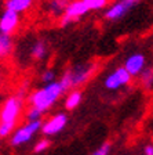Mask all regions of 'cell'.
<instances>
[{"mask_svg": "<svg viewBox=\"0 0 153 155\" xmlns=\"http://www.w3.org/2000/svg\"><path fill=\"white\" fill-rule=\"evenodd\" d=\"M65 89L61 84L59 81H55L53 83H47L40 89L30 91L26 97V104L30 107H36L43 112H47L53 108L55 103L59 100Z\"/></svg>", "mask_w": 153, "mask_h": 155, "instance_id": "obj_1", "label": "cell"}, {"mask_svg": "<svg viewBox=\"0 0 153 155\" xmlns=\"http://www.w3.org/2000/svg\"><path fill=\"white\" fill-rule=\"evenodd\" d=\"M97 67L95 62H81L76 64L73 67L68 68L61 78V84L64 86L65 91L66 90H77L79 87L86 84L91 78L95 75Z\"/></svg>", "mask_w": 153, "mask_h": 155, "instance_id": "obj_2", "label": "cell"}, {"mask_svg": "<svg viewBox=\"0 0 153 155\" xmlns=\"http://www.w3.org/2000/svg\"><path fill=\"white\" fill-rule=\"evenodd\" d=\"M25 103L26 98L18 94L8 97L0 108V122L18 123V119L25 111Z\"/></svg>", "mask_w": 153, "mask_h": 155, "instance_id": "obj_3", "label": "cell"}, {"mask_svg": "<svg viewBox=\"0 0 153 155\" xmlns=\"http://www.w3.org/2000/svg\"><path fill=\"white\" fill-rule=\"evenodd\" d=\"M43 122L37 120V122H26L24 125L18 126L15 129V132L10 136V144L13 147H19V145L28 143L32 139L36 133L42 132Z\"/></svg>", "mask_w": 153, "mask_h": 155, "instance_id": "obj_4", "label": "cell"}, {"mask_svg": "<svg viewBox=\"0 0 153 155\" xmlns=\"http://www.w3.org/2000/svg\"><path fill=\"white\" fill-rule=\"evenodd\" d=\"M87 13H90V8L84 0H72L68 4L64 15L59 18L61 26H69L70 24L76 22L77 19L84 17Z\"/></svg>", "mask_w": 153, "mask_h": 155, "instance_id": "obj_5", "label": "cell"}, {"mask_svg": "<svg viewBox=\"0 0 153 155\" xmlns=\"http://www.w3.org/2000/svg\"><path fill=\"white\" fill-rule=\"evenodd\" d=\"M132 81V76L128 74V71L124 67H119L110 72L104 81V86L106 90L116 91L124 86H128Z\"/></svg>", "mask_w": 153, "mask_h": 155, "instance_id": "obj_6", "label": "cell"}, {"mask_svg": "<svg viewBox=\"0 0 153 155\" xmlns=\"http://www.w3.org/2000/svg\"><path fill=\"white\" fill-rule=\"evenodd\" d=\"M141 0H116L113 4L106 8L105 11V19L108 21H117L121 19L124 15H127L131 10L134 8Z\"/></svg>", "mask_w": 153, "mask_h": 155, "instance_id": "obj_7", "label": "cell"}, {"mask_svg": "<svg viewBox=\"0 0 153 155\" xmlns=\"http://www.w3.org/2000/svg\"><path fill=\"white\" fill-rule=\"evenodd\" d=\"M21 22H22L21 14L4 8V11L0 15V32L13 36L21 26Z\"/></svg>", "mask_w": 153, "mask_h": 155, "instance_id": "obj_8", "label": "cell"}, {"mask_svg": "<svg viewBox=\"0 0 153 155\" xmlns=\"http://www.w3.org/2000/svg\"><path fill=\"white\" fill-rule=\"evenodd\" d=\"M68 123V116L64 112H58L55 115L50 116L47 120L43 122L42 133L44 136H55L65 129Z\"/></svg>", "mask_w": 153, "mask_h": 155, "instance_id": "obj_9", "label": "cell"}, {"mask_svg": "<svg viewBox=\"0 0 153 155\" xmlns=\"http://www.w3.org/2000/svg\"><path fill=\"white\" fill-rule=\"evenodd\" d=\"M123 67L128 71V74L131 75L132 78L139 76L142 74L145 68H146V57H145L144 53H132L130 54L124 61V65Z\"/></svg>", "mask_w": 153, "mask_h": 155, "instance_id": "obj_10", "label": "cell"}, {"mask_svg": "<svg viewBox=\"0 0 153 155\" xmlns=\"http://www.w3.org/2000/svg\"><path fill=\"white\" fill-rule=\"evenodd\" d=\"M70 3V0H47L46 3V14L51 18H58L64 15L65 10H66L68 4Z\"/></svg>", "mask_w": 153, "mask_h": 155, "instance_id": "obj_11", "label": "cell"}, {"mask_svg": "<svg viewBox=\"0 0 153 155\" xmlns=\"http://www.w3.org/2000/svg\"><path fill=\"white\" fill-rule=\"evenodd\" d=\"M35 0H6L4 2V7L7 10L15 11L18 14H25L33 7Z\"/></svg>", "mask_w": 153, "mask_h": 155, "instance_id": "obj_12", "label": "cell"}, {"mask_svg": "<svg viewBox=\"0 0 153 155\" xmlns=\"http://www.w3.org/2000/svg\"><path fill=\"white\" fill-rule=\"evenodd\" d=\"M47 53H48V47H47V43L43 40V39H37L35 42L32 43L30 46V50H29V54L33 60L36 61H42L47 57Z\"/></svg>", "mask_w": 153, "mask_h": 155, "instance_id": "obj_13", "label": "cell"}, {"mask_svg": "<svg viewBox=\"0 0 153 155\" xmlns=\"http://www.w3.org/2000/svg\"><path fill=\"white\" fill-rule=\"evenodd\" d=\"M14 40L11 35L0 32V60H6L13 54Z\"/></svg>", "mask_w": 153, "mask_h": 155, "instance_id": "obj_14", "label": "cell"}, {"mask_svg": "<svg viewBox=\"0 0 153 155\" xmlns=\"http://www.w3.org/2000/svg\"><path fill=\"white\" fill-rule=\"evenodd\" d=\"M81 98H83V96H81L80 90H70L68 93V96L65 97V108L68 111L77 108L81 103Z\"/></svg>", "mask_w": 153, "mask_h": 155, "instance_id": "obj_15", "label": "cell"}, {"mask_svg": "<svg viewBox=\"0 0 153 155\" xmlns=\"http://www.w3.org/2000/svg\"><path fill=\"white\" fill-rule=\"evenodd\" d=\"M139 82L146 90H152L153 89V68L146 67L139 75Z\"/></svg>", "mask_w": 153, "mask_h": 155, "instance_id": "obj_16", "label": "cell"}, {"mask_svg": "<svg viewBox=\"0 0 153 155\" xmlns=\"http://www.w3.org/2000/svg\"><path fill=\"white\" fill-rule=\"evenodd\" d=\"M43 112L42 110H39L36 107H30L28 105V108L25 110V119L26 122H37V120H42L43 119Z\"/></svg>", "mask_w": 153, "mask_h": 155, "instance_id": "obj_17", "label": "cell"}, {"mask_svg": "<svg viewBox=\"0 0 153 155\" xmlns=\"http://www.w3.org/2000/svg\"><path fill=\"white\" fill-rule=\"evenodd\" d=\"M17 129V123H11V122H0V137H8L11 136Z\"/></svg>", "mask_w": 153, "mask_h": 155, "instance_id": "obj_18", "label": "cell"}, {"mask_svg": "<svg viewBox=\"0 0 153 155\" xmlns=\"http://www.w3.org/2000/svg\"><path fill=\"white\" fill-rule=\"evenodd\" d=\"M88 6L90 11H98V10L105 8L108 6V2L109 0H84Z\"/></svg>", "mask_w": 153, "mask_h": 155, "instance_id": "obj_19", "label": "cell"}, {"mask_svg": "<svg viewBox=\"0 0 153 155\" xmlns=\"http://www.w3.org/2000/svg\"><path fill=\"white\" fill-rule=\"evenodd\" d=\"M55 78H57V74H55L54 69H44V71L42 72V81L44 82V84L47 83H53V82H55Z\"/></svg>", "mask_w": 153, "mask_h": 155, "instance_id": "obj_20", "label": "cell"}, {"mask_svg": "<svg viewBox=\"0 0 153 155\" xmlns=\"http://www.w3.org/2000/svg\"><path fill=\"white\" fill-rule=\"evenodd\" d=\"M50 140L48 139H42V140H39L37 143L35 144V147H33V151L36 152V154H39V152H43L46 151V150L50 147Z\"/></svg>", "mask_w": 153, "mask_h": 155, "instance_id": "obj_21", "label": "cell"}, {"mask_svg": "<svg viewBox=\"0 0 153 155\" xmlns=\"http://www.w3.org/2000/svg\"><path fill=\"white\" fill-rule=\"evenodd\" d=\"M110 148H112V144L106 141V143H104L101 147H98L95 151L91 152L90 155H109V152H110Z\"/></svg>", "mask_w": 153, "mask_h": 155, "instance_id": "obj_22", "label": "cell"}, {"mask_svg": "<svg viewBox=\"0 0 153 155\" xmlns=\"http://www.w3.org/2000/svg\"><path fill=\"white\" fill-rule=\"evenodd\" d=\"M144 155H153V144L145 145L144 148Z\"/></svg>", "mask_w": 153, "mask_h": 155, "instance_id": "obj_23", "label": "cell"}, {"mask_svg": "<svg viewBox=\"0 0 153 155\" xmlns=\"http://www.w3.org/2000/svg\"><path fill=\"white\" fill-rule=\"evenodd\" d=\"M70 2H72V0H70Z\"/></svg>", "mask_w": 153, "mask_h": 155, "instance_id": "obj_24", "label": "cell"}, {"mask_svg": "<svg viewBox=\"0 0 153 155\" xmlns=\"http://www.w3.org/2000/svg\"><path fill=\"white\" fill-rule=\"evenodd\" d=\"M0 139H2V137H0Z\"/></svg>", "mask_w": 153, "mask_h": 155, "instance_id": "obj_25", "label": "cell"}]
</instances>
